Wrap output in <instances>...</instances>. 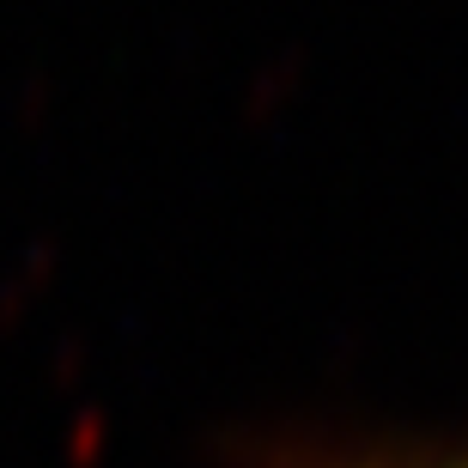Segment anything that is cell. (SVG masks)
Segmentation results:
<instances>
[{"instance_id":"1","label":"cell","mask_w":468,"mask_h":468,"mask_svg":"<svg viewBox=\"0 0 468 468\" xmlns=\"http://www.w3.org/2000/svg\"><path fill=\"white\" fill-rule=\"evenodd\" d=\"M463 468H468V463H463Z\"/></svg>"}]
</instances>
